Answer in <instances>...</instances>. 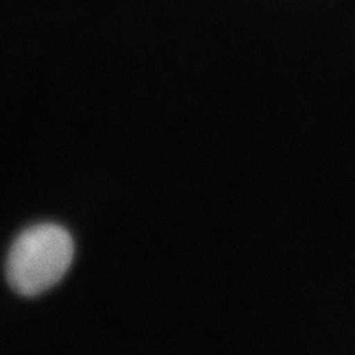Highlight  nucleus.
I'll use <instances>...</instances> for the list:
<instances>
[{"label": "nucleus", "instance_id": "f257e3e1", "mask_svg": "<svg viewBox=\"0 0 355 355\" xmlns=\"http://www.w3.org/2000/svg\"><path fill=\"white\" fill-rule=\"evenodd\" d=\"M74 258V241L61 225L41 223L24 229L7 255L10 286L23 296L51 290L67 272Z\"/></svg>", "mask_w": 355, "mask_h": 355}]
</instances>
